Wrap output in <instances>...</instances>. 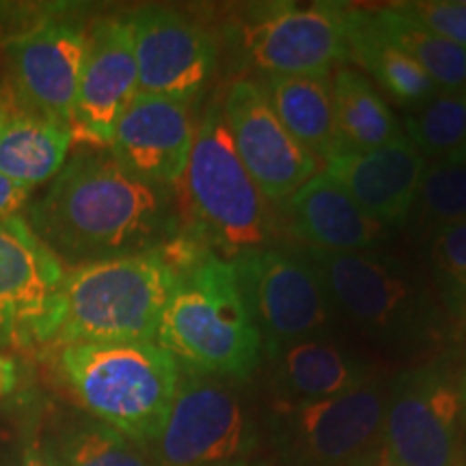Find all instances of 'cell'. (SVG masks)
<instances>
[{"label": "cell", "mask_w": 466, "mask_h": 466, "mask_svg": "<svg viewBox=\"0 0 466 466\" xmlns=\"http://www.w3.org/2000/svg\"><path fill=\"white\" fill-rule=\"evenodd\" d=\"M25 220L66 268L149 253L179 231L173 188L137 177L104 149L72 156Z\"/></svg>", "instance_id": "obj_1"}, {"label": "cell", "mask_w": 466, "mask_h": 466, "mask_svg": "<svg viewBox=\"0 0 466 466\" xmlns=\"http://www.w3.org/2000/svg\"><path fill=\"white\" fill-rule=\"evenodd\" d=\"M179 231L233 261L253 250L277 247L279 223L272 203L250 177L233 145L214 96L197 124L186 171L173 186Z\"/></svg>", "instance_id": "obj_2"}, {"label": "cell", "mask_w": 466, "mask_h": 466, "mask_svg": "<svg viewBox=\"0 0 466 466\" xmlns=\"http://www.w3.org/2000/svg\"><path fill=\"white\" fill-rule=\"evenodd\" d=\"M156 343L186 370L244 380L258 370L264 348L233 261L214 250L173 270Z\"/></svg>", "instance_id": "obj_3"}, {"label": "cell", "mask_w": 466, "mask_h": 466, "mask_svg": "<svg viewBox=\"0 0 466 466\" xmlns=\"http://www.w3.org/2000/svg\"><path fill=\"white\" fill-rule=\"evenodd\" d=\"M61 374L80 404L134 442H154L177 393L182 365L156 341L72 343Z\"/></svg>", "instance_id": "obj_4"}, {"label": "cell", "mask_w": 466, "mask_h": 466, "mask_svg": "<svg viewBox=\"0 0 466 466\" xmlns=\"http://www.w3.org/2000/svg\"><path fill=\"white\" fill-rule=\"evenodd\" d=\"M173 279L158 248L72 268L52 343L156 341Z\"/></svg>", "instance_id": "obj_5"}, {"label": "cell", "mask_w": 466, "mask_h": 466, "mask_svg": "<svg viewBox=\"0 0 466 466\" xmlns=\"http://www.w3.org/2000/svg\"><path fill=\"white\" fill-rule=\"evenodd\" d=\"M302 250L322 275L333 309L370 339L408 346L434 335L439 311L432 294L395 255Z\"/></svg>", "instance_id": "obj_6"}, {"label": "cell", "mask_w": 466, "mask_h": 466, "mask_svg": "<svg viewBox=\"0 0 466 466\" xmlns=\"http://www.w3.org/2000/svg\"><path fill=\"white\" fill-rule=\"evenodd\" d=\"M227 33L240 66L266 78L333 74L348 61V5H248Z\"/></svg>", "instance_id": "obj_7"}, {"label": "cell", "mask_w": 466, "mask_h": 466, "mask_svg": "<svg viewBox=\"0 0 466 466\" xmlns=\"http://www.w3.org/2000/svg\"><path fill=\"white\" fill-rule=\"evenodd\" d=\"M233 268L268 359L329 329L333 305L305 250H253L233 259Z\"/></svg>", "instance_id": "obj_8"}, {"label": "cell", "mask_w": 466, "mask_h": 466, "mask_svg": "<svg viewBox=\"0 0 466 466\" xmlns=\"http://www.w3.org/2000/svg\"><path fill=\"white\" fill-rule=\"evenodd\" d=\"M154 442L160 466H248L258 432L225 378L182 367L171 410Z\"/></svg>", "instance_id": "obj_9"}, {"label": "cell", "mask_w": 466, "mask_h": 466, "mask_svg": "<svg viewBox=\"0 0 466 466\" xmlns=\"http://www.w3.org/2000/svg\"><path fill=\"white\" fill-rule=\"evenodd\" d=\"M387 393L376 378L329 400L275 406V441L296 466H359L380 445Z\"/></svg>", "instance_id": "obj_10"}, {"label": "cell", "mask_w": 466, "mask_h": 466, "mask_svg": "<svg viewBox=\"0 0 466 466\" xmlns=\"http://www.w3.org/2000/svg\"><path fill=\"white\" fill-rule=\"evenodd\" d=\"M460 419V384L445 365H421L389 389L380 445L404 466H464Z\"/></svg>", "instance_id": "obj_11"}, {"label": "cell", "mask_w": 466, "mask_h": 466, "mask_svg": "<svg viewBox=\"0 0 466 466\" xmlns=\"http://www.w3.org/2000/svg\"><path fill=\"white\" fill-rule=\"evenodd\" d=\"M67 270L25 217L0 220V348L52 343Z\"/></svg>", "instance_id": "obj_12"}, {"label": "cell", "mask_w": 466, "mask_h": 466, "mask_svg": "<svg viewBox=\"0 0 466 466\" xmlns=\"http://www.w3.org/2000/svg\"><path fill=\"white\" fill-rule=\"evenodd\" d=\"M138 93L195 102L218 66L214 35L182 11L145 7L127 17Z\"/></svg>", "instance_id": "obj_13"}, {"label": "cell", "mask_w": 466, "mask_h": 466, "mask_svg": "<svg viewBox=\"0 0 466 466\" xmlns=\"http://www.w3.org/2000/svg\"><path fill=\"white\" fill-rule=\"evenodd\" d=\"M89 31L72 20L39 22L3 44L17 104L69 127ZM72 132V130H69Z\"/></svg>", "instance_id": "obj_14"}, {"label": "cell", "mask_w": 466, "mask_h": 466, "mask_svg": "<svg viewBox=\"0 0 466 466\" xmlns=\"http://www.w3.org/2000/svg\"><path fill=\"white\" fill-rule=\"evenodd\" d=\"M223 113L242 165L270 203H283L318 173V158L281 124L258 80H233Z\"/></svg>", "instance_id": "obj_15"}, {"label": "cell", "mask_w": 466, "mask_h": 466, "mask_svg": "<svg viewBox=\"0 0 466 466\" xmlns=\"http://www.w3.org/2000/svg\"><path fill=\"white\" fill-rule=\"evenodd\" d=\"M138 96V69L127 17H102L89 28L86 56L72 115V141L110 147L116 121Z\"/></svg>", "instance_id": "obj_16"}, {"label": "cell", "mask_w": 466, "mask_h": 466, "mask_svg": "<svg viewBox=\"0 0 466 466\" xmlns=\"http://www.w3.org/2000/svg\"><path fill=\"white\" fill-rule=\"evenodd\" d=\"M197 124L195 102L138 93L116 121L108 151L137 177L173 188L188 165Z\"/></svg>", "instance_id": "obj_17"}, {"label": "cell", "mask_w": 466, "mask_h": 466, "mask_svg": "<svg viewBox=\"0 0 466 466\" xmlns=\"http://www.w3.org/2000/svg\"><path fill=\"white\" fill-rule=\"evenodd\" d=\"M324 173L389 229L406 227L428 160L406 137L370 151H339Z\"/></svg>", "instance_id": "obj_18"}, {"label": "cell", "mask_w": 466, "mask_h": 466, "mask_svg": "<svg viewBox=\"0 0 466 466\" xmlns=\"http://www.w3.org/2000/svg\"><path fill=\"white\" fill-rule=\"evenodd\" d=\"M283 203L291 236L307 250L360 253L378 250L391 238L389 227L365 214L324 171H318Z\"/></svg>", "instance_id": "obj_19"}, {"label": "cell", "mask_w": 466, "mask_h": 466, "mask_svg": "<svg viewBox=\"0 0 466 466\" xmlns=\"http://www.w3.org/2000/svg\"><path fill=\"white\" fill-rule=\"evenodd\" d=\"M270 360L281 404L337 398L371 380L370 365L324 335L291 343Z\"/></svg>", "instance_id": "obj_20"}, {"label": "cell", "mask_w": 466, "mask_h": 466, "mask_svg": "<svg viewBox=\"0 0 466 466\" xmlns=\"http://www.w3.org/2000/svg\"><path fill=\"white\" fill-rule=\"evenodd\" d=\"M69 127L55 124L7 97L0 121V175L31 190L55 179L72 147Z\"/></svg>", "instance_id": "obj_21"}, {"label": "cell", "mask_w": 466, "mask_h": 466, "mask_svg": "<svg viewBox=\"0 0 466 466\" xmlns=\"http://www.w3.org/2000/svg\"><path fill=\"white\" fill-rule=\"evenodd\" d=\"M348 61H354L384 100L412 110L439 91L406 52L384 37L371 11L348 7Z\"/></svg>", "instance_id": "obj_22"}, {"label": "cell", "mask_w": 466, "mask_h": 466, "mask_svg": "<svg viewBox=\"0 0 466 466\" xmlns=\"http://www.w3.org/2000/svg\"><path fill=\"white\" fill-rule=\"evenodd\" d=\"M268 102L291 137L326 162L339 151L335 130L333 74L268 76L264 83Z\"/></svg>", "instance_id": "obj_23"}, {"label": "cell", "mask_w": 466, "mask_h": 466, "mask_svg": "<svg viewBox=\"0 0 466 466\" xmlns=\"http://www.w3.org/2000/svg\"><path fill=\"white\" fill-rule=\"evenodd\" d=\"M333 104L339 151H370L406 137L382 93L359 69L333 74Z\"/></svg>", "instance_id": "obj_24"}, {"label": "cell", "mask_w": 466, "mask_h": 466, "mask_svg": "<svg viewBox=\"0 0 466 466\" xmlns=\"http://www.w3.org/2000/svg\"><path fill=\"white\" fill-rule=\"evenodd\" d=\"M376 26L389 42L406 52L439 89H460L466 85V48L430 33L393 5L371 11Z\"/></svg>", "instance_id": "obj_25"}, {"label": "cell", "mask_w": 466, "mask_h": 466, "mask_svg": "<svg viewBox=\"0 0 466 466\" xmlns=\"http://www.w3.org/2000/svg\"><path fill=\"white\" fill-rule=\"evenodd\" d=\"M406 138L425 160L466 162V85L439 89L408 110Z\"/></svg>", "instance_id": "obj_26"}, {"label": "cell", "mask_w": 466, "mask_h": 466, "mask_svg": "<svg viewBox=\"0 0 466 466\" xmlns=\"http://www.w3.org/2000/svg\"><path fill=\"white\" fill-rule=\"evenodd\" d=\"M458 223H466V162H428L406 225L430 240Z\"/></svg>", "instance_id": "obj_27"}, {"label": "cell", "mask_w": 466, "mask_h": 466, "mask_svg": "<svg viewBox=\"0 0 466 466\" xmlns=\"http://www.w3.org/2000/svg\"><path fill=\"white\" fill-rule=\"evenodd\" d=\"M48 466H151L138 445L104 423H80L52 442Z\"/></svg>", "instance_id": "obj_28"}, {"label": "cell", "mask_w": 466, "mask_h": 466, "mask_svg": "<svg viewBox=\"0 0 466 466\" xmlns=\"http://www.w3.org/2000/svg\"><path fill=\"white\" fill-rule=\"evenodd\" d=\"M430 268L442 305L466 318V223L436 231L430 238Z\"/></svg>", "instance_id": "obj_29"}, {"label": "cell", "mask_w": 466, "mask_h": 466, "mask_svg": "<svg viewBox=\"0 0 466 466\" xmlns=\"http://www.w3.org/2000/svg\"><path fill=\"white\" fill-rule=\"evenodd\" d=\"M393 7L430 33L466 48V0H412Z\"/></svg>", "instance_id": "obj_30"}, {"label": "cell", "mask_w": 466, "mask_h": 466, "mask_svg": "<svg viewBox=\"0 0 466 466\" xmlns=\"http://www.w3.org/2000/svg\"><path fill=\"white\" fill-rule=\"evenodd\" d=\"M28 192L31 190L0 175V220L22 217L28 208Z\"/></svg>", "instance_id": "obj_31"}, {"label": "cell", "mask_w": 466, "mask_h": 466, "mask_svg": "<svg viewBox=\"0 0 466 466\" xmlns=\"http://www.w3.org/2000/svg\"><path fill=\"white\" fill-rule=\"evenodd\" d=\"M15 376H17V367L14 359L0 357V398L11 393V389L15 387Z\"/></svg>", "instance_id": "obj_32"}, {"label": "cell", "mask_w": 466, "mask_h": 466, "mask_svg": "<svg viewBox=\"0 0 466 466\" xmlns=\"http://www.w3.org/2000/svg\"><path fill=\"white\" fill-rule=\"evenodd\" d=\"M359 466H404V464L395 462V460H393L391 456H389L387 451L382 450V445H378L376 450L371 451L370 456H367Z\"/></svg>", "instance_id": "obj_33"}, {"label": "cell", "mask_w": 466, "mask_h": 466, "mask_svg": "<svg viewBox=\"0 0 466 466\" xmlns=\"http://www.w3.org/2000/svg\"><path fill=\"white\" fill-rule=\"evenodd\" d=\"M20 466H48V464H46L42 451H39L37 447H35V450H28L25 453V460H22Z\"/></svg>", "instance_id": "obj_34"}, {"label": "cell", "mask_w": 466, "mask_h": 466, "mask_svg": "<svg viewBox=\"0 0 466 466\" xmlns=\"http://www.w3.org/2000/svg\"><path fill=\"white\" fill-rule=\"evenodd\" d=\"M460 398H462V417L466 421V374H464V380L460 382Z\"/></svg>", "instance_id": "obj_35"}, {"label": "cell", "mask_w": 466, "mask_h": 466, "mask_svg": "<svg viewBox=\"0 0 466 466\" xmlns=\"http://www.w3.org/2000/svg\"><path fill=\"white\" fill-rule=\"evenodd\" d=\"M5 108H7V96H3V93H0V121H3Z\"/></svg>", "instance_id": "obj_36"}]
</instances>
